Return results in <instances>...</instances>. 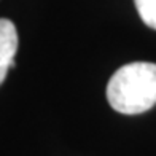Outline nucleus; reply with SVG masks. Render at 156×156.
Returning <instances> with one entry per match:
<instances>
[{
	"label": "nucleus",
	"instance_id": "obj_1",
	"mask_svg": "<svg viewBox=\"0 0 156 156\" xmlns=\"http://www.w3.org/2000/svg\"><path fill=\"white\" fill-rule=\"evenodd\" d=\"M107 99L123 115L150 110L156 104V64L131 62L119 67L107 84Z\"/></svg>",
	"mask_w": 156,
	"mask_h": 156
},
{
	"label": "nucleus",
	"instance_id": "obj_2",
	"mask_svg": "<svg viewBox=\"0 0 156 156\" xmlns=\"http://www.w3.org/2000/svg\"><path fill=\"white\" fill-rule=\"evenodd\" d=\"M18 51L16 26L10 19L0 18V84L3 83L8 70L16 66L15 56Z\"/></svg>",
	"mask_w": 156,
	"mask_h": 156
},
{
	"label": "nucleus",
	"instance_id": "obj_3",
	"mask_svg": "<svg viewBox=\"0 0 156 156\" xmlns=\"http://www.w3.org/2000/svg\"><path fill=\"white\" fill-rule=\"evenodd\" d=\"M140 19L156 30V0H134Z\"/></svg>",
	"mask_w": 156,
	"mask_h": 156
}]
</instances>
